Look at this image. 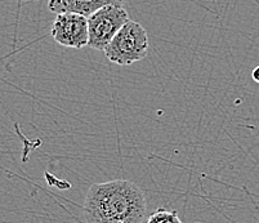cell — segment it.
<instances>
[{
	"label": "cell",
	"instance_id": "cell-7",
	"mask_svg": "<svg viewBox=\"0 0 259 223\" xmlns=\"http://www.w3.org/2000/svg\"><path fill=\"white\" fill-rule=\"evenodd\" d=\"M251 77H253V80L255 81V83L259 84V66H256L255 69L253 70V72H251Z\"/></svg>",
	"mask_w": 259,
	"mask_h": 223
},
{
	"label": "cell",
	"instance_id": "cell-5",
	"mask_svg": "<svg viewBox=\"0 0 259 223\" xmlns=\"http://www.w3.org/2000/svg\"><path fill=\"white\" fill-rule=\"evenodd\" d=\"M125 0H48L52 13H77L89 17L105 6H122Z\"/></svg>",
	"mask_w": 259,
	"mask_h": 223
},
{
	"label": "cell",
	"instance_id": "cell-4",
	"mask_svg": "<svg viewBox=\"0 0 259 223\" xmlns=\"http://www.w3.org/2000/svg\"><path fill=\"white\" fill-rule=\"evenodd\" d=\"M52 36L56 43L67 48L88 47V17L77 13H60L52 25Z\"/></svg>",
	"mask_w": 259,
	"mask_h": 223
},
{
	"label": "cell",
	"instance_id": "cell-2",
	"mask_svg": "<svg viewBox=\"0 0 259 223\" xmlns=\"http://www.w3.org/2000/svg\"><path fill=\"white\" fill-rule=\"evenodd\" d=\"M148 35L140 22L129 20L105 49V56L115 65L129 66L148 53Z\"/></svg>",
	"mask_w": 259,
	"mask_h": 223
},
{
	"label": "cell",
	"instance_id": "cell-3",
	"mask_svg": "<svg viewBox=\"0 0 259 223\" xmlns=\"http://www.w3.org/2000/svg\"><path fill=\"white\" fill-rule=\"evenodd\" d=\"M129 20V13L124 6L111 4L94 12L88 17L89 48L105 52L115 35Z\"/></svg>",
	"mask_w": 259,
	"mask_h": 223
},
{
	"label": "cell",
	"instance_id": "cell-1",
	"mask_svg": "<svg viewBox=\"0 0 259 223\" xmlns=\"http://www.w3.org/2000/svg\"><path fill=\"white\" fill-rule=\"evenodd\" d=\"M147 201L137 183L114 180L94 183L84 199L87 223H143Z\"/></svg>",
	"mask_w": 259,
	"mask_h": 223
},
{
	"label": "cell",
	"instance_id": "cell-6",
	"mask_svg": "<svg viewBox=\"0 0 259 223\" xmlns=\"http://www.w3.org/2000/svg\"><path fill=\"white\" fill-rule=\"evenodd\" d=\"M146 223H183L178 213L168 210L165 208H159L147 218Z\"/></svg>",
	"mask_w": 259,
	"mask_h": 223
}]
</instances>
